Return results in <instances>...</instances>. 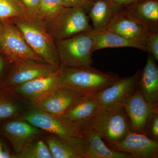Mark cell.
<instances>
[{"label":"cell","instance_id":"cell-1","mask_svg":"<svg viewBox=\"0 0 158 158\" xmlns=\"http://www.w3.org/2000/svg\"><path fill=\"white\" fill-rule=\"evenodd\" d=\"M60 86L84 95H95L119 78L116 74L103 72L92 66L74 68L60 65Z\"/></svg>","mask_w":158,"mask_h":158},{"label":"cell","instance_id":"cell-2","mask_svg":"<svg viewBox=\"0 0 158 158\" xmlns=\"http://www.w3.org/2000/svg\"><path fill=\"white\" fill-rule=\"evenodd\" d=\"M19 29L27 43L44 62L60 65L56 42L37 18L10 19Z\"/></svg>","mask_w":158,"mask_h":158},{"label":"cell","instance_id":"cell-3","mask_svg":"<svg viewBox=\"0 0 158 158\" xmlns=\"http://www.w3.org/2000/svg\"><path fill=\"white\" fill-rule=\"evenodd\" d=\"M85 126L95 130L110 148L131 131L129 119L121 106L101 109L83 127Z\"/></svg>","mask_w":158,"mask_h":158},{"label":"cell","instance_id":"cell-4","mask_svg":"<svg viewBox=\"0 0 158 158\" xmlns=\"http://www.w3.org/2000/svg\"><path fill=\"white\" fill-rule=\"evenodd\" d=\"M55 42L93 30L82 7H64L48 20L42 22Z\"/></svg>","mask_w":158,"mask_h":158},{"label":"cell","instance_id":"cell-5","mask_svg":"<svg viewBox=\"0 0 158 158\" xmlns=\"http://www.w3.org/2000/svg\"><path fill=\"white\" fill-rule=\"evenodd\" d=\"M55 42L60 65L74 68L92 65L94 41L88 31Z\"/></svg>","mask_w":158,"mask_h":158},{"label":"cell","instance_id":"cell-6","mask_svg":"<svg viewBox=\"0 0 158 158\" xmlns=\"http://www.w3.org/2000/svg\"><path fill=\"white\" fill-rule=\"evenodd\" d=\"M0 53L12 63L27 59L44 62L29 46L10 19L2 21L0 27Z\"/></svg>","mask_w":158,"mask_h":158},{"label":"cell","instance_id":"cell-7","mask_svg":"<svg viewBox=\"0 0 158 158\" xmlns=\"http://www.w3.org/2000/svg\"><path fill=\"white\" fill-rule=\"evenodd\" d=\"M23 119L44 132L66 137H81L82 127L61 115L32 107L24 114Z\"/></svg>","mask_w":158,"mask_h":158},{"label":"cell","instance_id":"cell-8","mask_svg":"<svg viewBox=\"0 0 158 158\" xmlns=\"http://www.w3.org/2000/svg\"><path fill=\"white\" fill-rule=\"evenodd\" d=\"M59 87L61 86L58 70L47 76L34 79L7 89L19 98L28 102L33 107Z\"/></svg>","mask_w":158,"mask_h":158},{"label":"cell","instance_id":"cell-9","mask_svg":"<svg viewBox=\"0 0 158 158\" xmlns=\"http://www.w3.org/2000/svg\"><path fill=\"white\" fill-rule=\"evenodd\" d=\"M141 70L131 77L119 79L114 84L95 94L101 109L107 110L121 106L126 99L136 91Z\"/></svg>","mask_w":158,"mask_h":158},{"label":"cell","instance_id":"cell-10","mask_svg":"<svg viewBox=\"0 0 158 158\" xmlns=\"http://www.w3.org/2000/svg\"><path fill=\"white\" fill-rule=\"evenodd\" d=\"M13 64L14 67L5 83L7 88L47 76L58 71L60 66L31 59L22 60Z\"/></svg>","mask_w":158,"mask_h":158},{"label":"cell","instance_id":"cell-11","mask_svg":"<svg viewBox=\"0 0 158 158\" xmlns=\"http://www.w3.org/2000/svg\"><path fill=\"white\" fill-rule=\"evenodd\" d=\"M110 148L128 153L132 158L158 157V141L151 139L145 134L132 131Z\"/></svg>","mask_w":158,"mask_h":158},{"label":"cell","instance_id":"cell-12","mask_svg":"<svg viewBox=\"0 0 158 158\" xmlns=\"http://www.w3.org/2000/svg\"><path fill=\"white\" fill-rule=\"evenodd\" d=\"M121 106L129 119L131 131L142 134H144V129L149 116L158 110V106L150 104L142 96L138 88Z\"/></svg>","mask_w":158,"mask_h":158},{"label":"cell","instance_id":"cell-13","mask_svg":"<svg viewBox=\"0 0 158 158\" xmlns=\"http://www.w3.org/2000/svg\"><path fill=\"white\" fill-rule=\"evenodd\" d=\"M3 129L15 153L19 152L28 144L39 139L44 132L23 119L8 122L4 125Z\"/></svg>","mask_w":158,"mask_h":158},{"label":"cell","instance_id":"cell-14","mask_svg":"<svg viewBox=\"0 0 158 158\" xmlns=\"http://www.w3.org/2000/svg\"><path fill=\"white\" fill-rule=\"evenodd\" d=\"M46 143L52 158H85L86 142L83 136L66 137L51 134Z\"/></svg>","mask_w":158,"mask_h":158},{"label":"cell","instance_id":"cell-15","mask_svg":"<svg viewBox=\"0 0 158 158\" xmlns=\"http://www.w3.org/2000/svg\"><path fill=\"white\" fill-rule=\"evenodd\" d=\"M84 96L69 88L59 87L32 107L62 116Z\"/></svg>","mask_w":158,"mask_h":158},{"label":"cell","instance_id":"cell-16","mask_svg":"<svg viewBox=\"0 0 158 158\" xmlns=\"http://www.w3.org/2000/svg\"><path fill=\"white\" fill-rule=\"evenodd\" d=\"M107 30L127 39L141 43L145 47L150 33L144 26L124 9L116 15Z\"/></svg>","mask_w":158,"mask_h":158},{"label":"cell","instance_id":"cell-17","mask_svg":"<svg viewBox=\"0 0 158 158\" xmlns=\"http://www.w3.org/2000/svg\"><path fill=\"white\" fill-rule=\"evenodd\" d=\"M82 135L86 142L85 158H132L128 153L108 147L98 133L90 127H83Z\"/></svg>","mask_w":158,"mask_h":158},{"label":"cell","instance_id":"cell-18","mask_svg":"<svg viewBox=\"0 0 158 158\" xmlns=\"http://www.w3.org/2000/svg\"><path fill=\"white\" fill-rule=\"evenodd\" d=\"M124 6L115 0H98L89 10V17L92 21L93 30L104 31Z\"/></svg>","mask_w":158,"mask_h":158},{"label":"cell","instance_id":"cell-19","mask_svg":"<svg viewBox=\"0 0 158 158\" xmlns=\"http://www.w3.org/2000/svg\"><path fill=\"white\" fill-rule=\"evenodd\" d=\"M138 88L150 104L158 106V66L150 54L148 53L146 64L141 71Z\"/></svg>","mask_w":158,"mask_h":158},{"label":"cell","instance_id":"cell-20","mask_svg":"<svg viewBox=\"0 0 158 158\" xmlns=\"http://www.w3.org/2000/svg\"><path fill=\"white\" fill-rule=\"evenodd\" d=\"M123 9L150 32H158V0H142Z\"/></svg>","mask_w":158,"mask_h":158},{"label":"cell","instance_id":"cell-21","mask_svg":"<svg viewBox=\"0 0 158 158\" xmlns=\"http://www.w3.org/2000/svg\"><path fill=\"white\" fill-rule=\"evenodd\" d=\"M94 41V51L116 48H134L145 51V47L141 43L122 37L108 30L88 31Z\"/></svg>","mask_w":158,"mask_h":158},{"label":"cell","instance_id":"cell-22","mask_svg":"<svg viewBox=\"0 0 158 158\" xmlns=\"http://www.w3.org/2000/svg\"><path fill=\"white\" fill-rule=\"evenodd\" d=\"M101 110L95 95H85L62 116L82 127Z\"/></svg>","mask_w":158,"mask_h":158},{"label":"cell","instance_id":"cell-23","mask_svg":"<svg viewBox=\"0 0 158 158\" xmlns=\"http://www.w3.org/2000/svg\"><path fill=\"white\" fill-rule=\"evenodd\" d=\"M20 0H0V20L30 17Z\"/></svg>","mask_w":158,"mask_h":158},{"label":"cell","instance_id":"cell-24","mask_svg":"<svg viewBox=\"0 0 158 158\" xmlns=\"http://www.w3.org/2000/svg\"><path fill=\"white\" fill-rule=\"evenodd\" d=\"M17 96L10 91L7 96H0V119L15 118L22 114L23 108Z\"/></svg>","mask_w":158,"mask_h":158},{"label":"cell","instance_id":"cell-25","mask_svg":"<svg viewBox=\"0 0 158 158\" xmlns=\"http://www.w3.org/2000/svg\"><path fill=\"white\" fill-rule=\"evenodd\" d=\"M15 158H52L46 143L37 139L33 141L19 152L13 156Z\"/></svg>","mask_w":158,"mask_h":158},{"label":"cell","instance_id":"cell-26","mask_svg":"<svg viewBox=\"0 0 158 158\" xmlns=\"http://www.w3.org/2000/svg\"><path fill=\"white\" fill-rule=\"evenodd\" d=\"M64 8L61 0H40L37 12V18L44 22L55 16Z\"/></svg>","mask_w":158,"mask_h":158},{"label":"cell","instance_id":"cell-27","mask_svg":"<svg viewBox=\"0 0 158 158\" xmlns=\"http://www.w3.org/2000/svg\"><path fill=\"white\" fill-rule=\"evenodd\" d=\"M144 134L151 139L158 141V110L149 116L144 129Z\"/></svg>","mask_w":158,"mask_h":158},{"label":"cell","instance_id":"cell-28","mask_svg":"<svg viewBox=\"0 0 158 158\" xmlns=\"http://www.w3.org/2000/svg\"><path fill=\"white\" fill-rule=\"evenodd\" d=\"M145 52L150 54L158 61V32H150L145 44Z\"/></svg>","mask_w":158,"mask_h":158},{"label":"cell","instance_id":"cell-29","mask_svg":"<svg viewBox=\"0 0 158 158\" xmlns=\"http://www.w3.org/2000/svg\"><path fill=\"white\" fill-rule=\"evenodd\" d=\"M40 0H20L28 13L32 17L37 18V12Z\"/></svg>","mask_w":158,"mask_h":158},{"label":"cell","instance_id":"cell-30","mask_svg":"<svg viewBox=\"0 0 158 158\" xmlns=\"http://www.w3.org/2000/svg\"><path fill=\"white\" fill-rule=\"evenodd\" d=\"M61 2L64 7H82L86 11L90 10L92 6L87 0H61Z\"/></svg>","mask_w":158,"mask_h":158},{"label":"cell","instance_id":"cell-31","mask_svg":"<svg viewBox=\"0 0 158 158\" xmlns=\"http://www.w3.org/2000/svg\"><path fill=\"white\" fill-rule=\"evenodd\" d=\"M13 158V156L9 152L4 150L1 142H0V158Z\"/></svg>","mask_w":158,"mask_h":158},{"label":"cell","instance_id":"cell-32","mask_svg":"<svg viewBox=\"0 0 158 158\" xmlns=\"http://www.w3.org/2000/svg\"><path fill=\"white\" fill-rule=\"evenodd\" d=\"M117 2L123 5L124 6H127L130 4L140 2L142 0H115Z\"/></svg>","mask_w":158,"mask_h":158},{"label":"cell","instance_id":"cell-33","mask_svg":"<svg viewBox=\"0 0 158 158\" xmlns=\"http://www.w3.org/2000/svg\"><path fill=\"white\" fill-rule=\"evenodd\" d=\"M4 62L3 59L0 56V73L2 70L3 67H4Z\"/></svg>","mask_w":158,"mask_h":158},{"label":"cell","instance_id":"cell-34","mask_svg":"<svg viewBox=\"0 0 158 158\" xmlns=\"http://www.w3.org/2000/svg\"><path fill=\"white\" fill-rule=\"evenodd\" d=\"M87 1H88V2L90 3L91 5H93V3H94V2H96L98 0H87Z\"/></svg>","mask_w":158,"mask_h":158},{"label":"cell","instance_id":"cell-35","mask_svg":"<svg viewBox=\"0 0 158 158\" xmlns=\"http://www.w3.org/2000/svg\"><path fill=\"white\" fill-rule=\"evenodd\" d=\"M2 21L1 20H0V27H1V25H2Z\"/></svg>","mask_w":158,"mask_h":158}]
</instances>
